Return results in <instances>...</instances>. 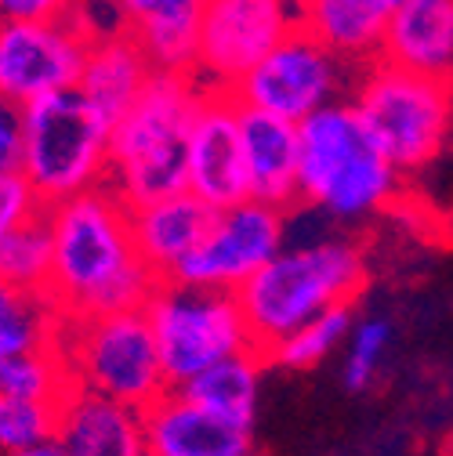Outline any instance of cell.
Masks as SVG:
<instances>
[{
	"label": "cell",
	"instance_id": "obj_1",
	"mask_svg": "<svg viewBox=\"0 0 453 456\" xmlns=\"http://www.w3.org/2000/svg\"><path fill=\"white\" fill-rule=\"evenodd\" d=\"M47 224L54 247L47 301L62 319H98L149 305L160 279L138 254L131 207L109 185L47 207Z\"/></svg>",
	"mask_w": 453,
	"mask_h": 456
},
{
	"label": "cell",
	"instance_id": "obj_2",
	"mask_svg": "<svg viewBox=\"0 0 453 456\" xmlns=\"http://www.w3.org/2000/svg\"><path fill=\"white\" fill-rule=\"evenodd\" d=\"M370 275L367 247L345 228H323L309 240H287L272 265H265L236 294L254 337V348L268 352L276 340L305 322L352 308Z\"/></svg>",
	"mask_w": 453,
	"mask_h": 456
},
{
	"label": "cell",
	"instance_id": "obj_3",
	"mask_svg": "<svg viewBox=\"0 0 453 456\" xmlns=\"http://www.w3.org/2000/svg\"><path fill=\"white\" fill-rule=\"evenodd\" d=\"M301 175L298 207L334 228H356L384 214L403 189V175L388 163L352 102H337L298 127Z\"/></svg>",
	"mask_w": 453,
	"mask_h": 456
},
{
	"label": "cell",
	"instance_id": "obj_4",
	"mask_svg": "<svg viewBox=\"0 0 453 456\" xmlns=\"http://www.w3.org/2000/svg\"><path fill=\"white\" fill-rule=\"evenodd\" d=\"M207 94L193 73H156L142 98L112 124L109 189L128 207L185 192L189 134Z\"/></svg>",
	"mask_w": 453,
	"mask_h": 456
},
{
	"label": "cell",
	"instance_id": "obj_5",
	"mask_svg": "<svg viewBox=\"0 0 453 456\" xmlns=\"http://www.w3.org/2000/svg\"><path fill=\"white\" fill-rule=\"evenodd\" d=\"M112 120L80 91H62L26 109L22 170L44 207H59L109 185Z\"/></svg>",
	"mask_w": 453,
	"mask_h": 456
},
{
	"label": "cell",
	"instance_id": "obj_6",
	"mask_svg": "<svg viewBox=\"0 0 453 456\" xmlns=\"http://www.w3.org/2000/svg\"><path fill=\"white\" fill-rule=\"evenodd\" d=\"M349 102L359 109L367 131L403 178L435 163L449 142L453 80L421 77L374 59L356 73Z\"/></svg>",
	"mask_w": 453,
	"mask_h": 456
},
{
	"label": "cell",
	"instance_id": "obj_7",
	"mask_svg": "<svg viewBox=\"0 0 453 456\" xmlns=\"http://www.w3.org/2000/svg\"><path fill=\"white\" fill-rule=\"evenodd\" d=\"M54 348L66 359L73 387L105 395L131 410H149L171 391L145 308L98 319H62Z\"/></svg>",
	"mask_w": 453,
	"mask_h": 456
},
{
	"label": "cell",
	"instance_id": "obj_8",
	"mask_svg": "<svg viewBox=\"0 0 453 456\" xmlns=\"http://www.w3.org/2000/svg\"><path fill=\"white\" fill-rule=\"evenodd\" d=\"M145 315L171 391L193 384L200 373L225 359L258 352L236 294L160 282L145 305Z\"/></svg>",
	"mask_w": 453,
	"mask_h": 456
},
{
	"label": "cell",
	"instance_id": "obj_9",
	"mask_svg": "<svg viewBox=\"0 0 453 456\" xmlns=\"http://www.w3.org/2000/svg\"><path fill=\"white\" fill-rule=\"evenodd\" d=\"M356 66L334 54L309 29L283 40L265 62H258L229 94L236 105L268 112L276 120L305 124L316 112L349 102L356 87Z\"/></svg>",
	"mask_w": 453,
	"mask_h": 456
},
{
	"label": "cell",
	"instance_id": "obj_10",
	"mask_svg": "<svg viewBox=\"0 0 453 456\" xmlns=\"http://www.w3.org/2000/svg\"><path fill=\"white\" fill-rule=\"evenodd\" d=\"M298 29H305L301 0H207L193 77L207 91L229 94Z\"/></svg>",
	"mask_w": 453,
	"mask_h": 456
},
{
	"label": "cell",
	"instance_id": "obj_11",
	"mask_svg": "<svg viewBox=\"0 0 453 456\" xmlns=\"http://www.w3.org/2000/svg\"><path fill=\"white\" fill-rule=\"evenodd\" d=\"M291 221L287 210H276L268 203L247 200L240 207L218 210L200 247L185 257V265L175 272L171 282L200 290H221L240 294L247 282L272 265V257L287 247Z\"/></svg>",
	"mask_w": 453,
	"mask_h": 456
},
{
	"label": "cell",
	"instance_id": "obj_12",
	"mask_svg": "<svg viewBox=\"0 0 453 456\" xmlns=\"http://www.w3.org/2000/svg\"><path fill=\"white\" fill-rule=\"evenodd\" d=\"M91 37L77 19L0 22V98L22 109L77 91Z\"/></svg>",
	"mask_w": 453,
	"mask_h": 456
},
{
	"label": "cell",
	"instance_id": "obj_13",
	"mask_svg": "<svg viewBox=\"0 0 453 456\" xmlns=\"http://www.w3.org/2000/svg\"><path fill=\"white\" fill-rule=\"evenodd\" d=\"M185 192L196 196L214 214L251 200L243 134H240V105L233 102V94L210 91L200 105V117L189 134Z\"/></svg>",
	"mask_w": 453,
	"mask_h": 456
},
{
	"label": "cell",
	"instance_id": "obj_14",
	"mask_svg": "<svg viewBox=\"0 0 453 456\" xmlns=\"http://www.w3.org/2000/svg\"><path fill=\"white\" fill-rule=\"evenodd\" d=\"M149 456H251L254 431L214 417L189 395L167 391L142 413Z\"/></svg>",
	"mask_w": 453,
	"mask_h": 456
},
{
	"label": "cell",
	"instance_id": "obj_15",
	"mask_svg": "<svg viewBox=\"0 0 453 456\" xmlns=\"http://www.w3.org/2000/svg\"><path fill=\"white\" fill-rule=\"evenodd\" d=\"M54 445L62 456H149L145 452V417L105 395L73 387L59 406V435Z\"/></svg>",
	"mask_w": 453,
	"mask_h": 456
},
{
	"label": "cell",
	"instance_id": "obj_16",
	"mask_svg": "<svg viewBox=\"0 0 453 456\" xmlns=\"http://www.w3.org/2000/svg\"><path fill=\"white\" fill-rule=\"evenodd\" d=\"M240 134H243L251 200L291 214L298 207V175H301L298 124L276 120L268 112H254L240 105Z\"/></svg>",
	"mask_w": 453,
	"mask_h": 456
},
{
	"label": "cell",
	"instance_id": "obj_17",
	"mask_svg": "<svg viewBox=\"0 0 453 456\" xmlns=\"http://www.w3.org/2000/svg\"><path fill=\"white\" fill-rule=\"evenodd\" d=\"M381 59L421 77L453 80V0H395Z\"/></svg>",
	"mask_w": 453,
	"mask_h": 456
},
{
	"label": "cell",
	"instance_id": "obj_18",
	"mask_svg": "<svg viewBox=\"0 0 453 456\" xmlns=\"http://www.w3.org/2000/svg\"><path fill=\"white\" fill-rule=\"evenodd\" d=\"M120 12L156 73H193L207 0H105Z\"/></svg>",
	"mask_w": 453,
	"mask_h": 456
},
{
	"label": "cell",
	"instance_id": "obj_19",
	"mask_svg": "<svg viewBox=\"0 0 453 456\" xmlns=\"http://www.w3.org/2000/svg\"><path fill=\"white\" fill-rule=\"evenodd\" d=\"M210 221H214V210L189 192L167 196L145 207H131V232H135L138 254L160 282L175 279V272L207 236Z\"/></svg>",
	"mask_w": 453,
	"mask_h": 456
},
{
	"label": "cell",
	"instance_id": "obj_20",
	"mask_svg": "<svg viewBox=\"0 0 453 456\" xmlns=\"http://www.w3.org/2000/svg\"><path fill=\"white\" fill-rule=\"evenodd\" d=\"M152 77H156V66L149 62L142 44L124 29V33L91 40L77 91L87 94L105 117L117 124L142 98V91L149 87Z\"/></svg>",
	"mask_w": 453,
	"mask_h": 456
},
{
	"label": "cell",
	"instance_id": "obj_21",
	"mask_svg": "<svg viewBox=\"0 0 453 456\" xmlns=\"http://www.w3.org/2000/svg\"><path fill=\"white\" fill-rule=\"evenodd\" d=\"M391 12L395 0H301L305 29L356 69L381 59Z\"/></svg>",
	"mask_w": 453,
	"mask_h": 456
},
{
	"label": "cell",
	"instance_id": "obj_22",
	"mask_svg": "<svg viewBox=\"0 0 453 456\" xmlns=\"http://www.w3.org/2000/svg\"><path fill=\"white\" fill-rule=\"evenodd\" d=\"M265 370H268V362L261 352H243L236 359H225V362L210 366L207 373H200L193 384H185L178 391L189 395L196 406L210 410L214 417L254 431Z\"/></svg>",
	"mask_w": 453,
	"mask_h": 456
},
{
	"label": "cell",
	"instance_id": "obj_23",
	"mask_svg": "<svg viewBox=\"0 0 453 456\" xmlns=\"http://www.w3.org/2000/svg\"><path fill=\"white\" fill-rule=\"evenodd\" d=\"M59 326H62V315L51 308L47 297L22 294L0 282V366L54 348Z\"/></svg>",
	"mask_w": 453,
	"mask_h": 456
},
{
	"label": "cell",
	"instance_id": "obj_24",
	"mask_svg": "<svg viewBox=\"0 0 453 456\" xmlns=\"http://www.w3.org/2000/svg\"><path fill=\"white\" fill-rule=\"evenodd\" d=\"M51 261H54V247H51L47 210H44L0 243V282L22 294L47 297Z\"/></svg>",
	"mask_w": 453,
	"mask_h": 456
},
{
	"label": "cell",
	"instance_id": "obj_25",
	"mask_svg": "<svg viewBox=\"0 0 453 456\" xmlns=\"http://www.w3.org/2000/svg\"><path fill=\"white\" fill-rule=\"evenodd\" d=\"M352 326H356L352 308H337V312H326V315L305 322L301 330L287 333L283 340H276V345L268 352H261V355L276 370H291V373L316 370L334 352H345V340H349Z\"/></svg>",
	"mask_w": 453,
	"mask_h": 456
},
{
	"label": "cell",
	"instance_id": "obj_26",
	"mask_svg": "<svg viewBox=\"0 0 453 456\" xmlns=\"http://www.w3.org/2000/svg\"><path fill=\"white\" fill-rule=\"evenodd\" d=\"M70 391H73V377L59 348H44V352H33V355H22L0 366V395L62 406Z\"/></svg>",
	"mask_w": 453,
	"mask_h": 456
},
{
	"label": "cell",
	"instance_id": "obj_27",
	"mask_svg": "<svg viewBox=\"0 0 453 456\" xmlns=\"http://www.w3.org/2000/svg\"><path fill=\"white\" fill-rule=\"evenodd\" d=\"M388 348H391V322L384 315L356 319V326L345 340V352H342V384L349 391L374 387Z\"/></svg>",
	"mask_w": 453,
	"mask_h": 456
},
{
	"label": "cell",
	"instance_id": "obj_28",
	"mask_svg": "<svg viewBox=\"0 0 453 456\" xmlns=\"http://www.w3.org/2000/svg\"><path fill=\"white\" fill-rule=\"evenodd\" d=\"M59 435V406L0 395V456L47 445Z\"/></svg>",
	"mask_w": 453,
	"mask_h": 456
},
{
	"label": "cell",
	"instance_id": "obj_29",
	"mask_svg": "<svg viewBox=\"0 0 453 456\" xmlns=\"http://www.w3.org/2000/svg\"><path fill=\"white\" fill-rule=\"evenodd\" d=\"M44 210L47 207L37 200V192L26 185L22 175H0V243Z\"/></svg>",
	"mask_w": 453,
	"mask_h": 456
},
{
	"label": "cell",
	"instance_id": "obj_30",
	"mask_svg": "<svg viewBox=\"0 0 453 456\" xmlns=\"http://www.w3.org/2000/svg\"><path fill=\"white\" fill-rule=\"evenodd\" d=\"M22 145H26V109L0 98V175L22 170Z\"/></svg>",
	"mask_w": 453,
	"mask_h": 456
},
{
	"label": "cell",
	"instance_id": "obj_31",
	"mask_svg": "<svg viewBox=\"0 0 453 456\" xmlns=\"http://www.w3.org/2000/svg\"><path fill=\"white\" fill-rule=\"evenodd\" d=\"M84 0H0V22H51L73 19Z\"/></svg>",
	"mask_w": 453,
	"mask_h": 456
},
{
	"label": "cell",
	"instance_id": "obj_32",
	"mask_svg": "<svg viewBox=\"0 0 453 456\" xmlns=\"http://www.w3.org/2000/svg\"><path fill=\"white\" fill-rule=\"evenodd\" d=\"M12 456H62V449L47 442V445H37V449H26V452H12Z\"/></svg>",
	"mask_w": 453,
	"mask_h": 456
},
{
	"label": "cell",
	"instance_id": "obj_33",
	"mask_svg": "<svg viewBox=\"0 0 453 456\" xmlns=\"http://www.w3.org/2000/svg\"><path fill=\"white\" fill-rule=\"evenodd\" d=\"M251 456H258V452H251Z\"/></svg>",
	"mask_w": 453,
	"mask_h": 456
}]
</instances>
